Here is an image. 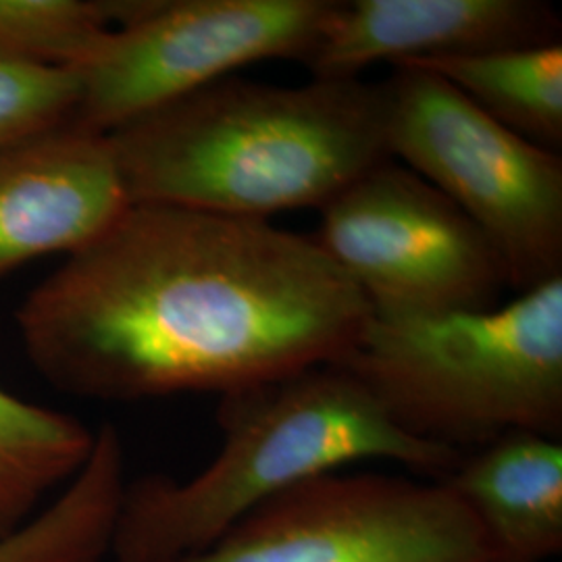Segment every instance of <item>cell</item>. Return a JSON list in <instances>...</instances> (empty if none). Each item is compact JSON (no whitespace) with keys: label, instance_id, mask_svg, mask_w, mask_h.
<instances>
[{"label":"cell","instance_id":"obj_5","mask_svg":"<svg viewBox=\"0 0 562 562\" xmlns=\"http://www.w3.org/2000/svg\"><path fill=\"white\" fill-rule=\"evenodd\" d=\"M387 148L480 227L508 288L562 278V159L485 115L440 76L398 65L382 81Z\"/></svg>","mask_w":562,"mask_h":562},{"label":"cell","instance_id":"obj_7","mask_svg":"<svg viewBox=\"0 0 562 562\" xmlns=\"http://www.w3.org/2000/svg\"><path fill=\"white\" fill-rule=\"evenodd\" d=\"M313 236L378 322H417L498 304L508 288L492 244L438 188L387 159L319 209Z\"/></svg>","mask_w":562,"mask_h":562},{"label":"cell","instance_id":"obj_11","mask_svg":"<svg viewBox=\"0 0 562 562\" xmlns=\"http://www.w3.org/2000/svg\"><path fill=\"white\" fill-rule=\"evenodd\" d=\"M438 482L477 522L490 562H546L561 552V440L508 431L464 452Z\"/></svg>","mask_w":562,"mask_h":562},{"label":"cell","instance_id":"obj_6","mask_svg":"<svg viewBox=\"0 0 562 562\" xmlns=\"http://www.w3.org/2000/svg\"><path fill=\"white\" fill-rule=\"evenodd\" d=\"M338 0H134L71 67L76 127L106 136L144 113L259 60H304Z\"/></svg>","mask_w":562,"mask_h":562},{"label":"cell","instance_id":"obj_13","mask_svg":"<svg viewBox=\"0 0 562 562\" xmlns=\"http://www.w3.org/2000/svg\"><path fill=\"white\" fill-rule=\"evenodd\" d=\"M94 440L97 431L78 417L0 385V538L34 519L80 473Z\"/></svg>","mask_w":562,"mask_h":562},{"label":"cell","instance_id":"obj_9","mask_svg":"<svg viewBox=\"0 0 562 562\" xmlns=\"http://www.w3.org/2000/svg\"><path fill=\"white\" fill-rule=\"evenodd\" d=\"M557 9L540 0L340 2L304 60L313 80H359L371 65L469 57L561 42Z\"/></svg>","mask_w":562,"mask_h":562},{"label":"cell","instance_id":"obj_15","mask_svg":"<svg viewBox=\"0 0 562 562\" xmlns=\"http://www.w3.org/2000/svg\"><path fill=\"white\" fill-rule=\"evenodd\" d=\"M134 0H0V63L71 69Z\"/></svg>","mask_w":562,"mask_h":562},{"label":"cell","instance_id":"obj_4","mask_svg":"<svg viewBox=\"0 0 562 562\" xmlns=\"http://www.w3.org/2000/svg\"><path fill=\"white\" fill-rule=\"evenodd\" d=\"M336 367L406 434L471 452L508 431L562 436V278L482 311L371 319Z\"/></svg>","mask_w":562,"mask_h":562},{"label":"cell","instance_id":"obj_14","mask_svg":"<svg viewBox=\"0 0 562 562\" xmlns=\"http://www.w3.org/2000/svg\"><path fill=\"white\" fill-rule=\"evenodd\" d=\"M427 69L525 140L562 146V44L408 63ZM398 67V65H396Z\"/></svg>","mask_w":562,"mask_h":562},{"label":"cell","instance_id":"obj_8","mask_svg":"<svg viewBox=\"0 0 562 562\" xmlns=\"http://www.w3.org/2000/svg\"><path fill=\"white\" fill-rule=\"evenodd\" d=\"M180 562H490V554L442 482L331 471L271 498Z\"/></svg>","mask_w":562,"mask_h":562},{"label":"cell","instance_id":"obj_16","mask_svg":"<svg viewBox=\"0 0 562 562\" xmlns=\"http://www.w3.org/2000/svg\"><path fill=\"white\" fill-rule=\"evenodd\" d=\"M78 94L71 69L0 63V148L69 123Z\"/></svg>","mask_w":562,"mask_h":562},{"label":"cell","instance_id":"obj_12","mask_svg":"<svg viewBox=\"0 0 562 562\" xmlns=\"http://www.w3.org/2000/svg\"><path fill=\"white\" fill-rule=\"evenodd\" d=\"M125 485L120 431L104 423L80 473L34 519L0 538V562L104 561Z\"/></svg>","mask_w":562,"mask_h":562},{"label":"cell","instance_id":"obj_2","mask_svg":"<svg viewBox=\"0 0 562 562\" xmlns=\"http://www.w3.org/2000/svg\"><path fill=\"white\" fill-rule=\"evenodd\" d=\"M132 204L236 220L323 209L392 159L382 83L227 76L106 134Z\"/></svg>","mask_w":562,"mask_h":562},{"label":"cell","instance_id":"obj_1","mask_svg":"<svg viewBox=\"0 0 562 562\" xmlns=\"http://www.w3.org/2000/svg\"><path fill=\"white\" fill-rule=\"evenodd\" d=\"M373 315L313 236L130 204L21 302L32 367L63 394L225 396L334 364Z\"/></svg>","mask_w":562,"mask_h":562},{"label":"cell","instance_id":"obj_10","mask_svg":"<svg viewBox=\"0 0 562 562\" xmlns=\"http://www.w3.org/2000/svg\"><path fill=\"white\" fill-rule=\"evenodd\" d=\"M130 204L106 136L63 123L0 148V278L78 252Z\"/></svg>","mask_w":562,"mask_h":562},{"label":"cell","instance_id":"obj_3","mask_svg":"<svg viewBox=\"0 0 562 562\" xmlns=\"http://www.w3.org/2000/svg\"><path fill=\"white\" fill-rule=\"evenodd\" d=\"M222 450L188 482H127L111 543L115 562H180L206 550L283 492L359 461H394L440 480L462 452L406 434L336 364L222 396Z\"/></svg>","mask_w":562,"mask_h":562}]
</instances>
